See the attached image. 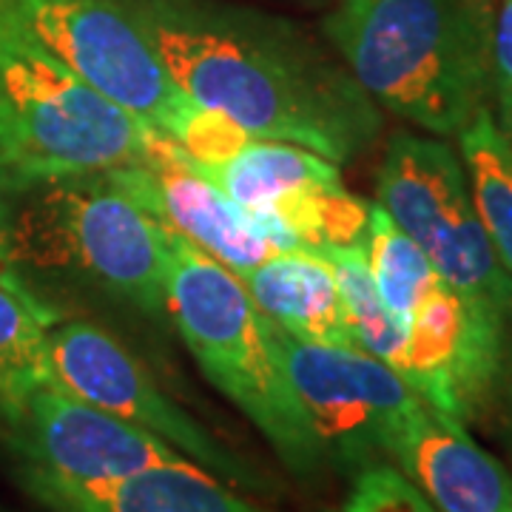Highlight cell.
I'll return each mask as SVG.
<instances>
[{
	"instance_id": "6da1fadb",
	"label": "cell",
	"mask_w": 512,
	"mask_h": 512,
	"mask_svg": "<svg viewBox=\"0 0 512 512\" xmlns=\"http://www.w3.org/2000/svg\"><path fill=\"white\" fill-rule=\"evenodd\" d=\"M202 109L256 140L345 165L382 131L379 106L296 23L228 0H117Z\"/></svg>"
},
{
	"instance_id": "7a4b0ae2",
	"label": "cell",
	"mask_w": 512,
	"mask_h": 512,
	"mask_svg": "<svg viewBox=\"0 0 512 512\" xmlns=\"http://www.w3.org/2000/svg\"><path fill=\"white\" fill-rule=\"evenodd\" d=\"M0 276L49 322L60 291L97 293L165 316V225L120 191L109 171L0 185Z\"/></svg>"
},
{
	"instance_id": "3957f363",
	"label": "cell",
	"mask_w": 512,
	"mask_h": 512,
	"mask_svg": "<svg viewBox=\"0 0 512 512\" xmlns=\"http://www.w3.org/2000/svg\"><path fill=\"white\" fill-rule=\"evenodd\" d=\"M493 0H339L322 32L362 92L433 137L490 106Z\"/></svg>"
},
{
	"instance_id": "277c9868",
	"label": "cell",
	"mask_w": 512,
	"mask_h": 512,
	"mask_svg": "<svg viewBox=\"0 0 512 512\" xmlns=\"http://www.w3.org/2000/svg\"><path fill=\"white\" fill-rule=\"evenodd\" d=\"M165 242V316L205 379L237 404L293 476H319L328 467V456L276 359L265 316L245 291V282L171 228H165Z\"/></svg>"
},
{
	"instance_id": "5b68a950",
	"label": "cell",
	"mask_w": 512,
	"mask_h": 512,
	"mask_svg": "<svg viewBox=\"0 0 512 512\" xmlns=\"http://www.w3.org/2000/svg\"><path fill=\"white\" fill-rule=\"evenodd\" d=\"M160 137L74 77L0 0V185L146 163Z\"/></svg>"
},
{
	"instance_id": "8992f818",
	"label": "cell",
	"mask_w": 512,
	"mask_h": 512,
	"mask_svg": "<svg viewBox=\"0 0 512 512\" xmlns=\"http://www.w3.org/2000/svg\"><path fill=\"white\" fill-rule=\"evenodd\" d=\"M376 202L447 285L512 322V276L478 217L464 160L444 137L396 131L379 165Z\"/></svg>"
},
{
	"instance_id": "52a82bcc",
	"label": "cell",
	"mask_w": 512,
	"mask_h": 512,
	"mask_svg": "<svg viewBox=\"0 0 512 512\" xmlns=\"http://www.w3.org/2000/svg\"><path fill=\"white\" fill-rule=\"evenodd\" d=\"M26 29L89 89L183 143L200 117L117 0H9Z\"/></svg>"
},
{
	"instance_id": "ba28073f",
	"label": "cell",
	"mask_w": 512,
	"mask_h": 512,
	"mask_svg": "<svg viewBox=\"0 0 512 512\" xmlns=\"http://www.w3.org/2000/svg\"><path fill=\"white\" fill-rule=\"evenodd\" d=\"M265 333L328 464L353 476L376 464H390L393 444L421 404L402 376L356 345L296 339L268 316Z\"/></svg>"
},
{
	"instance_id": "9c48e42d",
	"label": "cell",
	"mask_w": 512,
	"mask_h": 512,
	"mask_svg": "<svg viewBox=\"0 0 512 512\" xmlns=\"http://www.w3.org/2000/svg\"><path fill=\"white\" fill-rule=\"evenodd\" d=\"M49 356L55 384L66 393L143 427L239 493L268 490V481L254 464L228 450L188 410L165 396L143 362L109 330L86 319L60 316L49 325Z\"/></svg>"
},
{
	"instance_id": "30bf717a",
	"label": "cell",
	"mask_w": 512,
	"mask_h": 512,
	"mask_svg": "<svg viewBox=\"0 0 512 512\" xmlns=\"http://www.w3.org/2000/svg\"><path fill=\"white\" fill-rule=\"evenodd\" d=\"M29 493L92 487L188 458L148 430L77 399L57 384L40 387L20 419L3 427ZM194 464V461H191Z\"/></svg>"
},
{
	"instance_id": "8fae6325",
	"label": "cell",
	"mask_w": 512,
	"mask_h": 512,
	"mask_svg": "<svg viewBox=\"0 0 512 512\" xmlns=\"http://www.w3.org/2000/svg\"><path fill=\"white\" fill-rule=\"evenodd\" d=\"M507 328L501 313L439 276L404 325L402 379L427 407L470 427L498 402Z\"/></svg>"
},
{
	"instance_id": "7c38bea8",
	"label": "cell",
	"mask_w": 512,
	"mask_h": 512,
	"mask_svg": "<svg viewBox=\"0 0 512 512\" xmlns=\"http://www.w3.org/2000/svg\"><path fill=\"white\" fill-rule=\"evenodd\" d=\"M109 174L120 191L151 217L194 242L239 279L256 271L276 251H285L254 217L205 180L191 165L185 148L165 134L154 143L146 163L111 168Z\"/></svg>"
},
{
	"instance_id": "4fadbf2b",
	"label": "cell",
	"mask_w": 512,
	"mask_h": 512,
	"mask_svg": "<svg viewBox=\"0 0 512 512\" xmlns=\"http://www.w3.org/2000/svg\"><path fill=\"white\" fill-rule=\"evenodd\" d=\"M402 470L439 512H512V476L464 424L421 402L393 444Z\"/></svg>"
},
{
	"instance_id": "5bb4252c",
	"label": "cell",
	"mask_w": 512,
	"mask_h": 512,
	"mask_svg": "<svg viewBox=\"0 0 512 512\" xmlns=\"http://www.w3.org/2000/svg\"><path fill=\"white\" fill-rule=\"evenodd\" d=\"M191 160V157H188ZM205 180L220 188L228 200L254 217L279 248H299L288 234L291 217L313 194L342 185L339 165L308 148L271 140H251L225 163L200 165Z\"/></svg>"
},
{
	"instance_id": "9a60e30c",
	"label": "cell",
	"mask_w": 512,
	"mask_h": 512,
	"mask_svg": "<svg viewBox=\"0 0 512 512\" xmlns=\"http://www.w3.org/2000/svg\"><path fill=\"white\" fill-rule=\"evenodd\" d=\"M32 495L55 512H274L191 461L92 487H43Z\"/></svg>"
},
{
	"instance_id": "2e32d148",
	"label": "cell",
	"mask_w": 512,
	"mask_h": 512,
	"mask_svg": "<svg viewBox=\"0 0 512 512\" xmlns=\"http://www.w3.org/2000/svg\"><path fill=\"white\" fill-rule=\"evenodd\" d=\"M242 282L256 308L285 333L316 345H356L336 274L313 248L276 251Z\"/></svg>"
},
{
	"instance_id": "e0dca14e",
	"label": "cell",
	"mask_w": 512,
	"mask_h": 512,
	"mask_svg": "<svg viewBox=\"0 0 512 512\" xmlns=\"http://www.w3.org/2000/svg\"><path fill=\"white\" fill-rule=\"evenodd\" d=\"M49 319L15 282L0 276V424L12 427L40 387L55 384Z\"/></svg>"
},
{
	"instance_id": "ac0fdd59",
	"label": "cell",
	"mask_w": 512,
	"mask_h": 512,
	"mask_svg": "<svg viewBox=\"0 0 512 512\" xmlns=\"http://www.w3.org/2000/svg\"><path fill=\"white\" fill-rule=\"evenodd\" d=\"M456 140L478 217L504 271L512 276V143L495 123L490 106L478 111Z\"/></svg>"
},
{
	"instance_id": "d6986e66",
	"label": "cell",
	"mask_w": 512,
	"mask_h": 512,
	"mask_svg": "<svg viewBox=\"0 0 512 512\" xmlns=\"http://www.w3.org/2000/svg\"><path fill=\"white\" fill-rule=\"evenodd\" d=\"M365 259L384 308L407 325L439 274L427 254L390 220L379 202H370Z\"/></svg>"
},
{
	"instance_id": "ffe728a7",
	"label": "cell",
	"mask_w": 512,
	"mask_h": 512,
	"mask_svg": "<svg viewBox=\"0 0 512 512\" xmlns=\"http://www.w3.org/2000/svg\"><path fill=\"white\" fill-rule=\"evenodd\" d=\"M316 254L325 256L336 274L342 308L356 345L402 376L404 325L384 308L367 268L365 248H316Z\"/></svg>"
},
{
	"instance_id": "44dd1931",
	"label": "cell",
	"mask_w": 512,
	"mask_h": 512,
	"mask_svg": "<svg viewBox=\"0 0 512 512\" xmlns=\"http://www.w3.org/2000/svg\"><path fill=\"white\" fill-rule=\"evenodd\" d=\"M342 512H439L393 464H376L353 476Z\"/></svg>"
},
{
	"instance_id": "7402d4cb",
	"label": "cell",
	"mask_w": 512,
	"mask_h": 512,
	"mask_svg": "<svg viewBox=\"0 0 512 512\" xmlns=\"http://www.w3.org/2000/svg\"><path fill=\"white\" fill-rule=\"evenodd\" d=\"M490 100L498 128L512 143V0H495L490 26Z\"/></svg>"
},
{
	"instance_id": "603a6c76",
	"label": "cell",
	"mask_w": 512,
	"mask_h": 512,
	"mask_svg": "<svg viewBox=\"0 0 512 512\" xmlns=\"http://www.w3.org/2000/svg\"><path fill=\"white\" fill-rule=\"evenodd\" d=\"M498 399H504V402H507V413H510V421H512V322H510V328H507V362H504V382H501V393H498Z\"/></svg>"
}]
</instances>
